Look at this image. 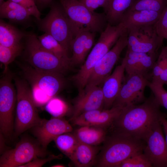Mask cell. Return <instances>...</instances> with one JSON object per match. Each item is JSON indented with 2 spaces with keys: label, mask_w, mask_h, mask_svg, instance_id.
<instances>
[{
  "label": "cell",
  "mask_w": 167,
  "mask_h": 167,
  "mask_svg": "<svg viewBox=\"0 0 167 167\" xmlns=\"http://www.w3.org/2000/svg\"><path fill=\"white\" fill-rule=\"evenodd\" d=\"M153 95L141 104L124 108L113 124L117 133L143 140L155 124L164 115Z\"/></svg>",
  "instance_id": "6da1fadb"
},
{
  "label": "cell",
  "mask_w": 167,
  "mask_h": 167,
  "mask_svg": "<svg viewBox=\"0 0 167 167\" xmlns=\"http://www.w3.org/2000/svg\"><path fill=\"white\" fill-rule=\"evenodd\" d=\"M25 79L30 85L33 99L37 106L45 105L63 88V75L40 71L27 64H20Z\"/></svg>",
  "instance_id": "7a4b0ae2"
},
{
  "label": "cell",
  "mask_w": 167,
  "mask_h": 167,
  "mask_svg": "<svg viewBox=\"0 0 167 167\" xmlns=\"http://www.w3.org/2000/svg\"><path fill=\"white\" fill-rule=\"evenodd\" d=\"M123 32L119 25L108 24L78 72L71 78L79 91L85 87L89 76L98 61L116 44Z\"/></svg>",
  "instance_id": "3957f363"
},
{
  "label": "cell",
  "mask_w": 167,
  "mask_h": 167,
  "mask_svg": "<svg viewBox=\"0 0 167 167\" xmlns=\"http://www.w3.org/2000/svg\"><path fill=\"white\" fill-rule=\"evenodd\" d=\"M143 140L126 135L116 133L107 141L97 162L100 167H118L123 161L139 152L145 144Z\"/></svg>",
  "instance_id": "277c9868"
},
{
  "label": "cell",
  "mask_w": 167,
  "mask_h": 167,
  "mask_svg": "<svg viewBox=\"0 0 167 167\" xmlns=\"http://www.w3.org/2000/svg\"><path fill=\"white\" fill-rule=\"evenodd\" d=\"M68 17L75 36L87 31L100 33L108 24L105 13L90 10L79 0H59Z\"/></svg>",
  "instance_id": "5b68a950"
},
{
  "label": "cell",
  "mask_w": 167,
  "mask_h": 167,
  "mask_svg": "<svg viewBox=\"0 0 167 167\" xmlns=\"http://www.w3.org/2000/svg\"><path fill=\"white\" fill-rule=\"evenodd\" d=\"M15 81L17 98L14 134L18 136L39 124L44 119L38 115L28 83L18 78Z\"/></svg>",
  "instance_id": "8992f818"
},
{
  "label": "cell",
  "mask_w": 167,
  "mask_h": 167,
  "mask_svg": "<svg viewBox=\"0 0 167 167\" xmlns=\"http://www.w3.org/2000/svg\"><path fill=\"white\" fill-rule=\"evenodd\" d=\"M26 59L29 64L37 70L63 75L70 68L71 62L61 59L45 49L35 34L27 33Z\"/></svg>",
  "instance_id": "52a82bcc"
},
{
  "label": "cell",
  "mask_w": 167,
  "mask_h": 167,
  "mask_svg": "<svg viewBox=\"0 0 167 167\" xmlns=\"http://www.w3.org/2000/svg\"><path fill=\"white\" fill-rule=\"evenodd\" d=\"M49 6V11L45 17L36 19L38 30L51 35L68 52L75 37L69 20L60 2L52 1Z\"/></svg>",
  "instance_id": "ba28073f"
},
{
  "label": "cell",
  "mask_w": 167,
  "mask_h": 167,
  "mask_svg": "<svg viewBox=\"0 0 167 167\" xmlns=\"http://www.w3.org/2000/svg\"><path fill=\"white\" fill-rule=\"evenodd\" d=\"M0 80V131L5 138H10L14 129V113L17 94L9 70Z\"/></svg>",
  "instance_id": "9c48e42d"
},
{
  "label": "cell",
  "mask_w": 167,
  "mask_h": 167,
  "mask_svg": "<svg viewBox=\"0 0 167 167\" xmlns=\"http://www.w3.org/2000/svg\"><path fill=\"white\" fill-rule=\"evenodd\" d=\"M49 152L36 140L27 137L21 139L13 148L3 153L0 157V167H20L36 157H44Z\"/></svg>",
  "instance_id": "30bf717a"
},
{
  "label": "cell",
  "mask_w": 167,
  "mask_h": 167,
  "mask_svg": "<svg viewBox=\"0 0 167 167\" xmlns=\"http://www.w3.org/2000/svg\"><path fill=\"white\" fill-rule=\"evenodd\" d=\"M155 24L142 25L127 29V49L137 52L156 53L164 39L157 34Z\"/></svg>",
  "instance_id": "8fae6325"
},
{
  "label": "cell",
  "mask_w": 167,
  "mask_h": 167,
  "mask_svg": "<svg viewBox=\"0 0 167 167\" xmlns=\"http://www.w3.org/2000/svg\"><path fill=\"white\" fill-rule=\"evenodd\" d=\"M128 34L126 29L114 45L96 63L84 88L98 86L109 76L123 50L127 46Z\"/></svg>",
  "instance_id": "7c38bea8"
},
{
  "label": "cell",
  "mask_w": 167,
  "mask_h": 167,
  "mask_svg": "<svg viewBox=\"0 0 167 167\" xmlns=\"http://www.w3.org/2000/svg\"><path fill=\"white\" fill-rule=\"evenodd\" d=\"M161 119L155 124L145 136L143 140L146 144L143 152L153 167H167V146Z\"/></svg>",
  "instance_id": "4fadbf2b"
},
{
  "label": "cell",
  "mask_w": 167,
  "mask_h": 167,
  "mask_svg": "<svg viewBox=\"0 0 167 167\" xmlns=\"http://www.w3.org/2000/svg\"><path fill=\"white\" fill-rule=\"evenodd\" d=\"M148 81L144 75H127L112 106L125 108L137 105L143 101L145 100L144 91Z\"/></svg>",
  "instance_id": "5bb4252c"
},
{
  "label": "cell",
  "mask_w": 167,
  "mask_h": 167,
  "mask_svg": "<svg viewBox=\"0 0 167 167\" xmlns=\"http://www.w3.org/2000/svg\"><path fill=\"white\" fill-rule=\"evenodd\" d=\"M32 132L42 148L47 150L48 145L56 137L69 133L72 127L68 122L61 118L44 119L39 124L32 128Z\"/></svg>",
  "instance_id": "9a60e30c"
},
{
  "label": "cell",
  "mask_w": 167,
  "mask_h": 167,
  "mask_svg": "<svg viewBox=\"0 0 167 167\" xmlns=\"http://www.w3.org/2000/svg\"><path fill=\"white\" fill-rule=\"evenodd\" d=\"M71 121L81 114L88 111L102 109L104 97L102 88L98 86L84 88L79 91L74 100Z\"/></svg>",
  "instance_id": "2e32d148"
},
{
  "label": "cell",
  "mask_w": 167,
  "mask_h": 167,
  "mask_svg": "<svg viewBox=\"0 0 167 167\" xmlns=\"http://www.w3.org/2000/svg\"><path fill=\"white\" fill-rule=\"evenodd\" d=\"M124 108L113 106L106 109H98L85 112L71 121L75 125L94 126L104 128L113 124Z\"/></svg>",
  "instance_id": "e0dca14e"
},
{
  "label": "cell",
  "mask_w": 167,
  "mask_h": 167,
  "mask_svg": "<svg viewBox=\"0 0 167 167\" xmlns=\"http://www.w3.org/2000/svg\"><path fill=\"white\" fill-rule=\"evenodd\" d=\"M156 59V53L137 52L127 49L122 62L127 75L133 74L146 76L152 70Z\"/></svg>",
  "instance_id": "ac0fdd59"
},
{
  "label": "cell",
  "mask_w": 167,
  "mask_h": 167,
  "mask_svg": "<svg viewBox=\"0 0 167 167\" xmlns=\"http://www.w3.org/2000/svg\"><path fill=\"white\" fill-rule=\"evenodd\" d=\"M125 71L124 64L117 66L113 73L108 76L103 82L102 88L104 97L105 109L113 106L122 87Z\"/></svg>",
  "instance_id": "d6986e66"
},
{
  "label": "cell",
  "mask_w": 167,
  "mask_h": 167,
  "mask_svg": "<svg viewBox=\"0 0 167 167\" xmlns=\"http://www.w3.org/2000/svg\"><path fill=\"white\" fill-rule=\"evenodd\" d=\"M161 13L148 10H128L124 14L120 22L125 28H130L143 25L155 24Z\"/></svg>",
  "instance_id": "ffe728a7"
},
{
  "label": "cell",
  "mask_w": 167,
  "mask_h": 167,
  "mask_svg": "<svg viewBox=\"0 0 167 167\" xmlns=\"http://www.w3.org/2000/svg\"><path fill=\"white\" fill-rule=\"evenodd\" d=\"M98 151L95 146L79 142L70 159L76 167H91L96 162Z\"/></svg>",
  "instance_id": "44dd1931"
},
{
  "label": "cell",
  "mask_w": 167,
  "mask_h": 167,
  "mask_svg": "<svg viewBox=\"0 0 167 167\" xmlns=\"http://www.w3.org/2000/svg\"><path fill=\"white\" fill-rule=\"evenodd\" d=\"M31 13L21 5L10 0L0 5L1 19H6L13 22L22 23L28 20Z\"/></svg>",
  "instance_id": "7402d4cb"
},
{
  "label": "cell",
  "mask_w": 167,
  "mask_h": 167,
  "mask_svg": "<svg viewBox=\"0 0 167 167\" xmlns=\"http://www.w3.org/2000/svg\"><path fill=\"white\" fill-rule=\"evenodd\" d=\"M135 0H108L104 9L108 24L115 25L119 23L125 13Z\"/></svg>",
  "instance_id": "603a6c76"
},
{
  "label": "cell",
  "mask_w": 167,
  "mask_h": 167,
  "mask_svg": "<svg viewBox=\"0 0 167 167\" xmlns=\"http://www.w3.org/2000/svg\"><path fill=\"white\" fill-rule=\"evenodd\" d=\"M74 134L79 142L96 146L104 140L106 133L103 128L85 126H80Z\"/></svg>",
  "instance_id": "cb8c5ba5"
},
{
  "label": "cell",
  "mask_w": 167,
  "mask_h": 167,
  "mask_svg": "<svg viewBox=\"0 0 167 167\" xmlns=\"http://www.w3.org/2000/svg\"><path fill=\"white\" fill-rule=\"evenodd\" d=\"M26 34L14 26L0 19V45L7 47L16 45L21 43V40L24 38Z\"/></svg>",
  "instance_id": "d4e9b609"
},
{
  "label": "cell",
  "mask_w": 167,
  "mask_h": 167,
  "mask_svg": "<svg viewBox=\"0 0 167 167\" xmlns=\"http://www.w3.org/2000/svg\"><path fill=\"white\" fill-rule=\"evenodd\" d=\"M90 32L83 31L78 33L72 40L71 49L72 55L70 58L71 66L83 63L86 58L84 56L85 45Z\"/></svg>",
  "instance_id": "484cf974"
},
{
  "label": "cell",
  "mask_w": 167,
  "mask_h": 167,
  "mask_svg": "<svg viewBox=\"0 0 167 167\" xmlns=\"http://www.w3.org/2000/svg\"><path fill=\"white\" fill-rule=\"evenodd\" d=\"M37 37L45 49L60 58L71 62L70 58L68 56V52L51 35L44 33L41 35L37 36Z\"/></svg>",
  "instance_id": "4316f807"
},
{
  "label": "cell",
  "mask_w": 167,
  "mask_h": 167,
  "mask_svg": "<svg viewBox=\"0 0 167 167\" xmlns=\"http://www.w3.org/2000/svg\"><path fill=\"white\" fill-rule=\"evenodd\" d=\"M65 133L55 137L53 141L58 148L69 159L79 141L74 135Z\"/></svg>",
  "instance_id": "83f0119b"
},
{
  "label": "cell",
  "mask_w": 167,
  "mask_h": 167,
  "mask_svg": "<svg viewBox=\"0 0 167 167\" xmlns=\"http://www.w3.org/2000/svg\"><path fill=\"white\" fill-rule=\"evenodd\" d=\"M21 42L14 46L7 47L0 45V62L3 65V74L9 70L8 66L19 56L23 50Z\"/></svg>",
  "instance_id": "f1b7e54d"
},
{
  "label": "cell",
  "mask_w": 167,
  "mask_h": 167,
  "mask_svg": "<svg viewBox=\"0 0 167 167\" xmlns=\"http://www.w3.org/2000/svg\"><path fill=\"white\" fill-rule=\"evenodd\" d=\"M167 4V0H135L128 10H148L161 14Z\"/></svg>",
  "instance_id": "f546056e"
},
{
  "label": "cell",
  "mask_w": 167,
  "mask_h": 167,
  "mask_svg": "<svg viewBox=\"0 0 167 167\" xmlns=\"http://www.w3.org/2000/svg\"><path fill=\"white\" fill-rule=\"evenodd\" d=\"M45 109L53 117L61 118L66 113L68 107L64 101L54 97L46 104Z\"/></svg>",
  "instance_id": "4dcf8cb0"
},
{
  "label": "cell",
  "mask_w": 167,
  "mask_h": 167,
  "mask_svg": "<svg viewBox=\"0 0 167 167\" xmlns=\"http://www.w3.org/2000/svg\"><path fill=\"white\" fill-rule=\"evenodd\" d=\"M152 163L143 151L133 155L122 162L118 167H150Z\"/></svg>",
  "instance_id": "1f68e13d"
},
{
  "label": "cell",
  "mask_w": 167,
  "mask_h": 167,
  "mask_svg": "<svg viewBox=\"0 0 167 167\" xmlns=\"http://www.w3.org/2000/svg\"><path fill=\"white\" fill-rule=\"evenodd\" d=\"M167 67V46L163 47L152 69V81L156 80Z\"/></svg>",
  "instance_id": "d6a6232c"
},
{
  "label": "cell",
  "mask_w": 167,
  "mask_h": 167,
  "mask_svg": "<svg viewBox=\"0 0 167 167\" xmlns=\"http://www.w3.org/2000/svg\"><path fill=\"white\" fill-rule=\"evenodd\" d=\"M163 85L148 81L147 86L152 91L153 95L160 106L167 109V91L163 88Z\"/></svg>",
  "instance_id": "836d02e7"
},
{
  "label": "cell",
  "mask_w": 167,
  "mask_h": 167,
  "mask_svg": "<svg viewBox=\"0 0 167 167\" xmlns=\"http://www.w3.org/2000/svg\"><path fill=\"white\" fill-rule=\"evenodd\" d=\"M155 27L158 35L162 39L167 33V4Z\"/></svg>",
  "instance_id": "e575fe53"
},
{
  "label": "cell",
  "mask_w": 167,
  "mask_h": 167,
  "mask_svg": "<svg viewBox=\"0 0 167 167\" xmlns=\"http://www.w3.org/2000/svg\"><path fill=\"white\" fill-rule=\"evenodd\" d=\"M25 8L36 19H40L41 13L38 10L35 0H10Z\"/></svg>",
  "instance_id": "d590c367"
},
{
  "label": "cell",
  "mask_w": 167,
  "mask_h": 167,
  "mask_svg": "<svg viewBox=\"0 0 167 167\" xmlns=\"http://www.w3.org/2000/svg\"><path fill=\"white\" fill-rule=\"evenodd\" d=\"M61 156L59 155L56 156L53 154L50 155L45 158L36 157L30 162L21 165L20 167H41L48 162L54 159L60 158Z\"/></svg>",
  "instance_id": "8d00e7d4"
},
{
  "label": "cell",
  "mask_w": 167,
  "mask_h": 167,
  "mask_svg": "<svg viewBox=\"0 0 167 167\" xmlns=\"http://www.w3.org/2000/svg\"><path fill=\"white\" fill-rule=\"evenodd\" d=\"M108 0H79L89 9L92 11L101 7L106 8Z\"/></svg>",
  "instance_id": "74e56055"
},
{
  "label": "cell",
  "mask_w": 167,
  "mask_h": 167,
  "mask_svg": "<svg viewBox=\"0 0 167 167\" xmlns=\"http://www.w3.org/2000/svg\"><path fill=\"white\" fill-rule=\"evenodd\" d=\"M96 33L90 32L85 43L84 56L86 57L94 44Z\"/></svg>",
  "instance_id": "f35d334b"
},
{
  "label": "cell",
  "mask_w": 167,
  "mask_h": 167,
  "mask_svg": "<svg viewBox=\"0 0 167 167\" xmlns=\"http://www.w3.org/2000/svg\"><path fill=\"white\" fill-rule=\"evenodd\" d=\"M152 82L162 85L164 84H166L167 83V67L156 80Z\"/></svg>",
  "instance_id": "ab89813d"
},
{
  "label": "cell",
  "mask_w": 167,
  "mask_h": 167,
  "mask_svg": "<svg viewBox=\"0 0 167 167\" xmlns=\"http://www.w3.org/2000/svg\"><path fill=\"white\" fill-rule=\"evenodd\" d=\"M161 123L163 130L165 135V140L167 146V120L166 119L165 116L164 115L161 119Z\"/></svg>",
  "instance_id": "60d3db41"
},
{
  "label": "cell",
  "mask_w": 167,
  "mask_h": 167,
  "mask_svg": "<svg viewBox=\"0 0 167 167\" xmlns=\"http://www.w3.org/2000/svg\"><path fill=\"white\" fill-rule=\"evenodd\" d=\"M37 6L44 7L49 6L53 0H35Z\"/></svg>",
  "instance_id": "b9f144b4"
},
{
  "label": "cell",
  "mask_w": 167,
  "mask_h": 167,
  "mask_svg": "<svg viewBox=\"0 0 167 167\" xmlns=\"http://www.w3.org/2000/svg\"><path fill=\"white\" fill-rule=\"evenodd\" d=\"M51 167H65V166L62 165V164H55V165H54L52 166H51Z\"/></svg>",
  "instance_id": "7bdbcfd3"
},
{
  "label": "cell",
  "mask_w": 167,
  "mask_h": 167,
  "mask_svg": "<svg viewBox=\"0 0 167 167\" xmlns=\"http://www.w3.org/2000/svg\"><path fill=\"white\" fill-rule=\"evenodd\" d=\"M4 2V0H0V5H1Z\"/></svg>",
  "instance_id": "ee69618b"
},
{
  "label": "cell",
  "mask_w": 167,
  "mask_h": 167,
  "mask_svg": "<svg viewBox=\"0 0 167 167\" xmlns=\"http://www.w3.org/2000/svg\"><path fill=\"white\" fill-rule=\"evenodd\" d=\"M164 38L166 39L167 40V33L165 35Z\"/></svg>",
  "instance_id": "f6af8a7d"
},
{
  "label": "cell",
  "mask_w": 167,
  "mask_h": 167,
  "mask_svg": "<svg viewBox=\"0 0 167 167\" xmlns=\"http://www.w3.org/2000/svg\"><path fill=\"white\" fill-rule=\"evenodd\" d=\"M166 84H167V83Z\"/></svg>",
  "instance_id": "bcb514c9"
}]
</instances>
